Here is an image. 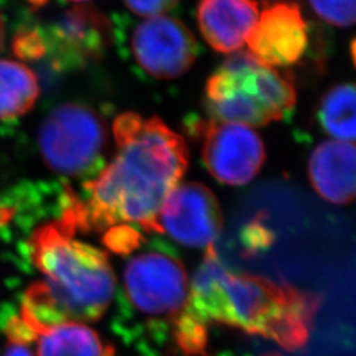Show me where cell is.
<instances>
[{
    "label": "cell",
    "instance_id": "obj_1",
    "mask_svg": "<svg viewBox=\"0 0 356 356\" xmlns=\"http://www.w3.org/2000/svg\"><path fill=\"white\" fill-rule=\"evenodd\" d=\"M113 131L114 159L83 184L82 197L65 188L61 216L76 232L136 225L141 231L163 234L161 207L189 166L186 143L157 116L118 115Z\"/></svg>",
    "mask_w": 356,
    "mask_h": 356
},
{
    "label": "cell",
    "instance_id": "obj_2",
    "mask_svg": "<svg viewBox=\"0 0 356 356\" xmlns=\"http://www.w3.org/2000/svg\"><path fill=\"white\" fill-rule=\"evenodd\" d=\"M64 219L45 223L29 238V259L41 279L29 285L16 316L29 337L65 322H94L111 305L114 269L99 248L76 241Z\"/></svg>",
    "mask_w": 356,
    "mask_h": 356
},
{
    "label": "cell",
    "instance_id": "obj_3",
    "mask_svg": "<svg viewBox=\"0 0 356 356\" xmlns=\"http://www.w3.org/2000/svg\"><path fill=\"white\" fill-rule=\"evenodd\" d=\"M188 304L207 323L257 334L294 351L307 342L321 298L286 282L234 275L210 245L193 277Z\"/></svg>",
    "mask_w": 356,
    "mask_h": 356
},
{
    "label": "cell",
    "instance_id": "obj_4",
    "mask_svg": "<svg viewBox=\"0 0 356 356\" xmlns=\"http://www.w3.org/2000/svg\"><path fill=\"white\" fill-rule=\"evenodd\" d=\"M204 94L213 119L248 127L280 122L297 101L292 78L248 51L232 53L209 76Z\"/></svg>",
    "mask_w": 356,
    "mask_h": 356
},
{
    "label": "cell",
    "instance_id": "obj_5",
    "mask_svg": "<svg viewBox=\"0 0 356 356\" xmlns=\"http://www.w3.org/2000/svg\"><path fill=\"white\" fill-rule=\"evenodd\" d=\"M123 312L138 319L135 332H148L156 343L170 342L189 301L184 264L165 248L156 247L131 257L123 270Z\"/></svg>",
    "mask_w": 356,
    "mask_h": 356
},
{
    "label": "cell",
    "instance_id": "obj_6",
    "mask_svg": "<svg viewBox=\"0 0 356 356\" xmlns=\"http://www.w3.org/2000/svg\"><path fill=\"white\" fill-rule=\"evenodd\" d=\"M107 147L102 116L82 103H63L53 108L38 129L44 163L56 175L78 178L98 172Z\"/></svg>",
    "mask_w": 356,
    "mask_h": 356
},
{
    "label": "cell",
    "instance_id": "obj_7",
    "mask_svg": "<svg viewBox=\"0 0 356 356\" xmlns=\"http://www.w3.org/2000/svg\"><path fill=\"white\" fill-rule=\"evenodd\" d=\"M188 126L201 140L204 166L218 182L242 186L260 172L266 148L252 128L216 119H195Z\"/></svg>",
    "mask_w": 356,
    "mask_h": 356
},
{
    "label": "cell",
    "instance_id": "obj_8",
    "mask_svg": "<svg viewBox=\"0 0 356 356\" xmlns=\"http://www.w3.org/2000/svg\"><path fill=\"white\" fill-rule=\"evenodd\" d=\"M131 49L136 64L156 79L184 76L197 58L191 29L170 16L148 17L135 29Z\"/></svg>",
    "mask_w": 356,
    "mask_h": 356
},
{
    "label": "cell",
    "instance_id": "obj_9",
    "mask_svg": "<svg viewBox=\"0 0 356 356\" xmlns=\"http://www.w3.org/2000/svg\"><path fill=\"white\" fill-rule=\"evenodd\" d=\"M159 225L176 242L191 248L214 245L223 218L214 193L202 184L177 186L163 204Z\"/></svg>",
    "mask_w": 356,
    "mask_h": 356
},
{
    "label": "cell",
    "instance_id": "obj_10",
    "mask_svg": "<svg viewBox=\"0 0 356 356\" xmlns=\"http://www.w3.org/2000/svg\"><path fill=\"white\" fill-rule=\"evenodd\" d=\"M307 26L294 1H276L259 15L245 44L248 53L270 67L291 66L307 48Z\"/></svg>",
    "mask_w": 356,
    "mask_h": 356
},
{
    "label": "cell",
    "instance_id": "obj_11",
    "mask_svg": "<svg viewBox=\"0 0 356 356\" xmlns=\"http://www.w3.org/2000/svg\"><path fill=\"white\" fill-rule=\"evenodd\" d=\"M259 17L256 0H201L197 19L204 41L219 53H236Z\"/></svg>",
    "mask_w": 356,
    "mask_h": 356
},
{
    "label": "cell",
    "instance_id": "obj_12",
    "mask_svg": "<svg viewBox=\"0 0 356 356\" xmlns=\"http://www.w3.org/2000/svg\"><path fill=\"white\" fill-rule=\"evenodd\" d=\"M355 144L323 141L309 160V178L319 195L331 204H347L355 197Z\"/></svg>",
    "mask_w": 356,
    "mask_h": 356
},
{
    "label": "cell",
    "instance_id": "obj_13",
    "mask_svg": "<svg viewBox=\"0 0 356 356\" xmlns=\"http://www.w3.org/2000/svg\"><path fill=\"white\" fill-rule=\"evenodd\" d=\"M108 38V20L88 7H76L67 13L56 29L58 56L65 64L81 65L99 58Z\"/></svg>",
    "mask_w": 356,
    "mask_h": 356
},
{
    "label": "cell",
    "instance_id": "obj_14",
    "mask_svg": "<svg viewBox=\"0 0 356 356\" xmlns=\"http://www.w3.org/2000/svg\"><path fill=\"white\" fill-rule=\"evenodd\" d=\"M38 356H115V348L85 323H58L36 335Z\"/></svg>",
    "mask_w": 356,
    "mask_h": 356
},
{
    "label": "cell",
    "instance_id": "obj_15",
    "mask_svg": "<svg viewBox=\"0 0 356 356\" xmlns=\"http://www.w3.org/2000/svg\"><path fill=\"white\" fill-rule=\"evenodd\" d=\"M38 94V76L26 65L0 58V120L26 114Z\"/></svg>",
    "mask_w": 356,
    "mask_h": 356
},
{
    "label": "cell",
    "instance_id": "obj_16",
    "mask_svg": "<svg viewBox=\"0 0 356 356\" xmlns=\"http://www.w3.org/2000/svg\"><path fill=\"white\" fill-rule=\"evenodd\" d=\"M318 120L332 138L348 143L355 141L356 98L353 83L337 85L322 97Z\"/></svg>",
    "mask_w": 356,
    "mask_h": 356
},
{
    "label": "cell",
    "instance_id": "obj_17",
    "mask_svg": "<svg viewBox=\"0 0 356 356\" xmlns=\"http://www.w3.org/2000/svg\"><path fill=\"white\" fill-rule=\"evenodd\" d=\"M102 243L114 254L127 256L145 244V235L134 225H116L103 232Z\"/></svg>",
    "mask_w": 356,
    "mask_h": 356
},
{
    "label": "cell",
    "instance_id": "obj_18",
    "mask_svg": "<svg viewBox=\"0 0 356 356\" xmlns=\"http://www.w3.org/2000/svg\"><path fill=\"white\" fill-rule=\"evenodd\" d=\"M313 11L331 26L347 28L355 23V0H309Z\"/></svg>",
    "mask_w": 356,
    "mask_h": 356
},
{
    "label": "cell",
    "instance_id": "obj_19",
    "mask_svg": "<svg viewBox=\"0 0 356 356\" xmlns=\"http://www.w3.org/2000/svg\"><path fill=\"white\" fill-rule=\"evenodd\" d=\"M241 241L244 254L254 256L272 245L275 235L273 231L268 227L266 218L257 216L247 226H244L241 234Z\"/></svg>",
    "mask_w": 356,
    "mask_h": 356
},
{
    "label": "cell",
    "instance_id": "obj_20",
    "mask_svg": "<svg viewBox=\"0 0 356 356\" xmlns=\"http://www.w3.org/2000/svg\"><path fill=\"white\" fill-rule=\"evenodd\" d=\"M179 0H124L128 8L139 16H161L173 10Z\"/></svg>",
    "mask_w": 356,
    "mask_h": 356
},
{
    "label": "cell",
    "instance_id": "obj_21",
    "mask_svg": "<svg viewBox=\"0 0 356 356\" xmlns=\"http://www.w3.org/2000/svg\"><path fill=\"white\" fill-rule=\"evenodd\" d=\"M1 356H35L29 344L8 339Z\"/></svg>",
    "mask_w": 356,
    "mask_h": 356
},
{
    "label": "cell",
    "instance_id": "obj_22",
    "mask_svg": "<svg viewBox=\"0 0 356 356\" xmlns=\"http://www.w3.org/2000/svg\"><path fill=\"white\" fill-rule=\"evenodd\" d=\"M4 41H6V24L1 17V13H0V51L4 47Z\"/></svg>",
    "mask_w": 356,
    "mask_h": 356
},
{
    "label": "cell",
    "instance_id": "obj_23",
    "mask_svg": "<svg viewBox=\"0 0 356 356\" xmlns=\"http://www.w3.org/2000/svg\"><path fill=\"white\" fill-rule=\"evenodd\" d=\"M351 58H353V61H355V41L354 40L351 41Z\"/></svg>",
    "mask_w": 356,
    "mask_h": 356
},
{
    "label": "cell",
    "instance_id": "obj_24",
    "mask_svg": "<svg viewBox=\"0 0 356 356\" xmlns=\"http://www.w3.org/2000/svg\"><path fill=\"white\" fill-rule=\"evenodd\" d=\"M70 1H76V3H83V1H90V0H70Z\"/></svg>",
    "mask_w": 356,
    "mask_h": 356
}]
</instances>
